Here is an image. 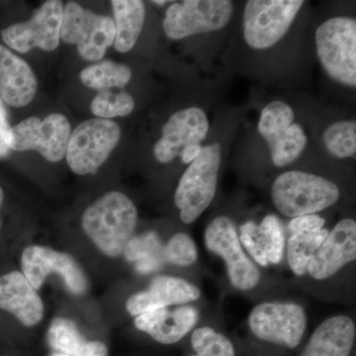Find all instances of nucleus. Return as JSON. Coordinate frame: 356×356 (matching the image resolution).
Segmentation results:
<instances>
[{"label":"nucleus","mask_w":356,"mask_h":356,"mask_svg":"<svg viewBox=\"0 0 356 356\" xmlns=\"http://www.w3.org/2000/svg\"><path fill=\"white\" fill-rule=\"evenodd\" d=\"M138 222L135 204L121 192L104 194L84 211L83 231L98 250L110 257L123 254Z\"/></svg>","instance_id":"obj_1"},{"label":"nucleus","mask_w":356,"mask_h":356,"mask_svg":"<svg viewBox=\"0 0 356 356\" xmlns=\"http://www.w3.org/2000/svg\"><path fill=\"white\" fill-rule=\"evenodd\" d=\"M339 189L327 178L291 170L282 173L271 186V200L281 214L289 218L315 214L339 201Z\"/></svg>","instance_id":"obj_2"},{"label":"nucleus","mask_w":356,"mask_h":356,"mask_svg":"<svg viewBox=\"0 0 356 356\" xmlns=\"http://www.w3.org/2000/svg\"><path fill=\"white\" fill-rule=\"evenodd\" d=\"M221 165L219 144L202 147L195 161L189 163L175 194V206L180 210V219L191 224L209 207L217 191L218 175Z\"/></svg>","instance_id":"obj_3"},{"label":"nucleus","mask_w":356,"mask_h":356,"mask_svg":"<svg viewBox=\"0 0 356 356\" xmlns=\"http://www.w3.org/2000/svg\"><path fill=\"white\" fill-rule=\"evenodd\" d=\"M316 48L321 64L337 83L356 86V21L334 17L318 26Z\"/></svg>","instance_id":"obj_4"},{"label":"nucleus","mask_w":356,"mask_h":356,"mask_svg":"<svg viewBox=\"0 0 356 356\" xmlns=\"http://www.w3.org/2000/svg\"><path fill=\"white\" fill-rule=\"evenodd\" d=\"M121 138L116 122L107 119H89L79 124L72 134L65 159L76 175L97 172L109 158Z\"/></svg>","instance_id":"obj_5"},{"label":"nucleus","mask_w":356,"mask_h":356,"mask_svg":"<svg viewBox=\"0 0 356 356\" xmlns=\"http://www.w3.org/2000/svg\"><path fill=\"white\" fill-rule=\"evenodd\" d=\"M303 0H250L243 11V37L254 50H266L286 34Z\"/></svg>","instance_id":"obj_6"},{"label":"nucleus","mask_w":356,"mask_h":356,"mask_svg":"<svg viewBox=\"0 0 356 356\" xmlns=\"http://www.w3.org/2000/svg\"><path fill=\"white\" fill-rule=\"evenodd\" d=\"M60 39L65 43L76 44L84 60H102L114 44V20L84 9L76 2H69L63 13Z\"/></svg>","instance_id":"obj_7"},{"label":"nucleus","mask_w":356,"mask_h":356,"mask_svg":"<svg viewBox=\"0 0 356 356\" xmlns=\"http://www.w3.org/2000/svg\"><path fill=\"white\" fill-rule=\"evenodd\" d=\"M72 134L69 119L63 114H51L44 120L29 117L9 129L7 146L15 152H39L47 161L58 163L67 153Z\"/></svg>","instance_id":"obj_8"},{"label":"nucleus","mask_w":356,"mask_h":356,"mask_svg":"<svg viewBox=\"0 0 356 356\" xmlns=\"http://www.w3.org/2000/svg\"><path fill=\"white\" fill-rule=\"evenodd\" d=\"M233 13L234 4L229 0L175 2L166 10L163 31L172 40L219 31L229 24Z\"/></svg>","instance_id":"obj_9"},{"label":"nucleus","mask_w":356,"mask_h":356,"mask_svg":"<svg viewBox=\"0 0 356 356\" xmlns=\"http://www.w3.org/2000/svg\"><path fill=\"white\" fill-rule=\"evenodd\" d=\"M248 325L261 341L295 348L305 332L306 313L297 304L261 303L250 312Z\"/></svg>","instance_id":"obj_10"},{"label":"nucleus","mask_w":356,"mask_h":356,"mask_svg":"<svg viewBox=\"0 0 356 356\" xmlns=\"http://www.w3.org/2000/svg\"><path fill=\"white\" fill-rule=\"evenodd\" d=\"M206 247L226 262L229 280L236 289L247 291L257 286L261 274L243 252L235 225L229 218L213 219L205 231Z\"/></svg>","instance_id":"obj_11"},{"label":"nucleus","mask_w":356,"mask_h":356,"mask_svg":"<svg viewBox=\"0 0 356 356\" xmlns=\"http://www.w3.org/2000/svg\"><path fill=\"white\" fill-rule=\"evenodd\" d=\"M22 273L35 289L43 286L51 273L60 275L65 287L77 296L86 294L88 280L81 267L72 255L43 245H29L21 255Z\"/></svg>","instance_id":"obj_12"},{"label":"nucleus","mask_w":356,"mask_h":356,"mask_svg":"<svg viewBox=\"0 0 356 356\" xmlns=\"http://www.w3.org/2000/svg\"><path fill=\"white\" fill-rule=\"evenodd\" d=\"M64 6L62 1L44 2L26 22L16 23L2 30L4 43L19 53H27L34 48L51 51L60 44Z\"/></svg>","instance_id":"obj_13"},{"label":"nucleus","mask_w":356,"mask_h":356,"mask_svg":"<svg viewBox=\"0 0 356 356\" xmlns=\"http://www.w3.org/2000/svg\"><path fill=\"white\" fill-rule=\"evenodd\" d=\"M209 127L207 115L199 107L175 112L163 126L161 139L154 144V158L161 163H170L185 147L203 142Z\"/></svg>","instance_id":"obj_14"},{"label":"nucleus","mask_w":356,"mask_h":356,"mask_svg":"<svg viewBox=\"0 0 356 356\" xmlns=\"http://www.w3.org/2000/svg\"><path fill=\"white\" fill-rule=\"evenodd\" d=\"M356 259V222L343 219L329 233L308 266V273L317 280L332 277Z\"/></svg>","instance_id":"obj_15"},{"label":"nucleus","mask_w":356,"mask_h":356,"mask_svg":"<svg viewBox=\"0 0 356 356\" xmlns=\"http://www.w3.org/2000/svg\"><path fill=\"white\" fill-rule=\"evenodd\" d=\"M200 290L195 285L173 276H158L152 281L146 291L133 295L126 302L130 315L137 316L147 312L184 305L200 298Z\"/></svg>","instance_id":"obj_16"},{"label":"nucleus","mask_w":356,"mask_h":356,"mask_svg":"<svg viewBox=\"0 0 356 356\" xmlns=\"http://www.w3.org/2000/svg\"><path fill=\"white\" fill-rule=\"evenodd\" d=\"M0 310L13 314L25 327H34L44 318L41 297L20 271L0 275Z\"/></svg>","instance_id":"obj_17"},{"label":"nucleus","mask_w":356,"mask_h":356,"mask_svg":"<svg viewBox=\"0 0 356 356\" xmlns=\"http://www.w3.org/2000/svg\"><path fill=\"white\" fill-rule=\"evenodd\" d=\"M38 81L30 65L0 44V95L10 106L20 108L36 95Z\"/></svg>","instance_id":"obj_18"},{"label":"nucleus","mask_w":356,"mask_h":356,"mask_svg":"<svg viewBox=\"0 0 356 356\" xmlns=\"http://www.w3.org/2000/svg\"><path fill=\"white\" fill-rule=\"evenodd\" d=\"M197 320L195 308L182 306L175 310L163 308L142 314L136 317L135 325L159 343L173 344L184 339Z\"/></svg>","instance_id":"obj_19"},{"label":"nucleus","mask_w":356,"mask_h":356,"mask_svg":"<svg viewBox=\"0 0 356 356\" xmlns=\"http://www.w3.org/2000/svg\"><path fill=\"white\" fill-rule=\"evenodd\" d=\"M241 233L240 242L261 266L277 264L282 259L284 236L277 217L268 215L259 226L252 221L245 222L241 227Z\"/></svg>","instance_id":"obj_20"},{"label":"nucleus","mask_w":356,"mask_h":356,"mask_svg":"<svg viewBox=\"0 0 356 356\" xmlns=\"http://www.w3.org/2000/svg\"><path fill=\"white\" fill-rule=\"evenodd\" d=\"M355 324L348 316H334L318 325L300 356H350Z\"/></svg>","instance_id":"obj_21"},{"label":"nucleus","mask_w":356,"mask_h":356,"mask_svg":"<svg viewBox=\"0 0 356 356\" xmlns=\"http://www.w3.org/2000/svg\"><path fill=\"white\" fill-rule=\"evenodd\" d=\"M51 348L58 353L70 356H108L105 343L86 341L76 324L69 318H57L53 321L48 332Z\"/></svg>","instance_id":"obj_22"},{"label":"nucleus","mask_w":356,"mask_h":356,"mask_svg":"<svg viewBox=\"0 0 356 356\" xmlns=\"http://www.w3.org/2000/svg\"><path fill=\"white\" fill-rule=\"evenodd\" d=\"M114 47L120 53L132 50L139 39L146 18V7L140 0H113Z\"/></svg>","instance_id":"obj_23"},{"label":"nucleus","mask_w":356,"mask_h":356,"mask_svg":"<svg viewBox=\"0 0 356 356\" xmlns=\"http://www.w3.org/2000/svg\"><path fill=\"white\" fill-rule=\"evenodd\" d=\"M79 76L84 86L103 91L127 86L132 79V70L128 65L107 60L89 65Z\"/></svg>","instance_id":"obj_24"},{"label":"nucleus","mask_w":356,"mask_h":356,"mask_svg":"<svg viewBox=\"0 0 356 356\" xmlns=\"http://www.w3.org/2000/svg\"><path fill=\"white\" fill-rule=\"evenodd\" d=\"M329 231L321 229L312 233L297 234L291 235L288 241V264L293 273L302 276L308 271L314 255L325 240Z\"/></svg>","instance_id":"obj_25"},{"label":"nucleus","mask_w":356,"mask_h":356,"mask_svg":"<svg viewBox=\"0 0 356 356\" xmlns=\"http://www.w3.org/2000/svg\"><path fill=\"white\" fill-rule=\"evenodd\" d=\"M308 138L304 129L293 123L287 130L268 143L271 161L277 168H284L299 158L305 149Z\"/></svg>","instance_id":"obj_26"},{"label":"nucleus","mask_w":356,"mask_h":356,"mask_svg":"<svg viewBox=\"0 0 356 356\" xmlns=\"http://www.w3.org/2000/svg\"><path fill=\"white\" fill-rule=\"evenodd\" d=\"M294 110L287 103L275 100L261 111L257 130L268 144L294 123Z\"/></svg>","instance_id":"obj_27"},{"label":"nucleus","mask_w":356,"mask_h":356,"mask_svg":"<svg viewBox=\"0 0 356 356\" xmlns=\"http://www.w3.org/2000/svg\"><path fill=\"white\" fill-rule=\"evenodd\" d=\"M329 153L337 159L353 158L356 153L355 121H339L325 129L323 136Z\"/></svg>","instance_id":"obj_28"},{"label":"nucleus","mask_w":356,"mask_h":356,"mask_svg":"<svg viewBox=\"0 0 356 356\" xmlns=\"http://www.w3.org/2000/svg\"><path fill=\"white\" fill-rule=\"evenodd\" d=\"M135 102L126 91L113 92L111 90L100 91L90 105L91 112L100 119L127 116L133 111Z\"/></svg>","instance_id":"obj_29"},{"label":"nucleus","mask_w":356,"mask_h":356,"mask_svg":"<svg viewBox=\"0 0 356 356\" xmlns=\"http://www.w3.org/2000/svg\"><path fill=\"white\" fill-rule=\"evenodd\" d=\"M191 346L198 356H235L228 337L209 327H199L192 334Z\"/></svg>","instance_id":"obj_30"},{"label":"nucleus","mask_w":356,"mask_h":356,"mask_svg":"<svg viewBox=\"0 0 356 356\" xmlns=\"http://www.w3.org/2000/svg\"><path fill=\"white\" fill-rule=\"evenodd\" d=\"M165 261L179 266H189L197 259V248L191 236L177 234L163 247Z\"/></svg>","instance_id":"obj_31"},{"label":"nucleus","mask_w":356,"mask_h":356,"mask_svg":"<svg viewBox=\"0 0 356 356\" xmlns=\"http://www.w3.org/2000/svg\"><path fill=\"white\" fill-rule=\"evenodd\" d=\"M163 247L158 234L154 232L131 238L123 254L129 261L139 262L161 254Z\"/></svg>","instance_id":"obj_32"},{"label":"nucleus","mask_w":356,"mask_h":356,"mask_svg":"<svg viewBox=\"0 0 356 356\" xmlns=\"http://www.w3.org/2000/svg\"><path fill=\"white\" fill-rule=\"evenodd\" d=\"M325 224V220L324 218L318 216V215L312 214L293 218L289 225H288V228H289L292 235H297V234L312 233V232L324 229Z\"/></svg>","instance_id":"obj_33"},{"label":"nucleus","mask_w":356,"mask_h":356,"mask_svg":"<svg viewBox=\"0 0 356 356\" xmlns=\"http://www.w3.org/2000/svg\"><path fill=\"white\" fill-rule=\"evenodd\" d=\"M8 120H7V112L3 102L0 98V159L6 158L9 154L8 146H7V134L9 131Z\"/></svg>","instance_id":"obj_34"},{"label":"nucleus","mask_w":356,"mask_h":356,"mask_svg":"<svg viewBox=\"0 0 356 356\" xmlns=\"http://www.w3.org/2000/svg\"><path fill=\"white\" fill-rule=\"evenodd\" d=\"M202 147L200 144L191 145V146L185 147L180 153V158H181L182 163H191L192 161H195L202 151Z\"/></svg>","instance_id":"obj_35"},{"label":"nucleus","mask_w":356,"mask_h":356,"mask_svg":"<svg viewBox=\"0 0 356 356\" xmlns=\"http://www.w3.org/2000/svg\"><path fill=\"white\" fill-rule=\"evenodd\" d=\"M4 200V192L2 187L0 186V209H1L2 205H3ZM0 225H1V222H0Z\"/></svg>","instance_id":"obj_36"},{"label":"nucleus","mask_w":356,"mask_h":356,"mask_svg":"<svg viewBox=\"0 0 356 356\" xmlns=\"http://www.w3.org/2000/svg\"><path fill=\"white\" fill-rule=\"evenodd\" d=\"M166 2L168 1H153V3L156 4V6H163Z\"/></svg>","instance_id":"obj_37"},{"label":"nucleus","mask_w":356,"mask_h":356,"mask_svg":"<svg viewBox=\"0 0 356 356\" xmlns=\"http://www.w3.org/2000/svg\"><path fill=\"white\" fill-rule=\"evenodd\" d=\"M51 356H70V355H63V353H53V355H51Z\"/></svg>","instance_id":"obj_38"},{"label":"nucleus","mask_w":356,"mask_h":356,"mask_svg":"<svg viewBox=\"0 0 356 356\" xmlns=\"http://www.w3.org/2000/svg\"><path fill=\"white\" fill-rule=\"evenodd\" d=\"M192 356H198V355H192Z\"/></svg>","instance_id":"obj_39"}]
</instances>
